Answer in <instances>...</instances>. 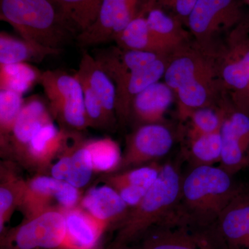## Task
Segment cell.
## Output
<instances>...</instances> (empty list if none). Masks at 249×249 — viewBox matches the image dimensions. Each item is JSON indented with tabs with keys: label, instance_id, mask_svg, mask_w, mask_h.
<instances>
[{
	"label": "cell",
	"instance_id": "30",
	"mask_svg": "<svg viewBox=\"0 0 249 249\" xmlns=\"http://www.w3.org/2000/svg\"><path fill=\"white\" fill-rule=\"evenodd\" d=\"M77 36L96 21L103 0H53Z\"/></svg>",
	"mask_w": 249,
	"mask_h": 249
},
{
	"label": "cell",
	"instance_id": "27",
	"mask_svg": "<svg viewBox=\"0 0 249 249\" xmlns=\"http://www.w3.org/2000/svg\"><path fill=\"white\" fill-rule=\"evenodd\" d=\"M146 19L152 34L170 53L188 44L189 34L175 16L155 7L149 11Z\"/></svg>",
	"mask_w": 249,
	"mask_h": 249
},
{
	"label": "cell",
	"instance_id": "10",
	"mask_svg": "<svg viewBox=\"0 0 249 249\" xmlns=\"http://www.w3.org/2000/svg\"><path fill=\"white\" fill-rule=\"evenodd\" d=\"M219 76L214 53L197 45L186 44L170 54L165 70V83L176 92L180 88L197 80Z\"/></svg>",
	"mask_w": 249,
	"mask_h": 249
},
{
	"label": "cell",
	"instance_id": "5",
	"mask_svg": "<svg viewBox=\"0 0 249 249\" xmlns=\"http://www.w3.org/2000/svg\"><path fill=\"white\" fill-rule=\"evenodd\" d=\"M65 237L63 212L50 210L5 231L1 234L0 249H63Z\"/></svg>",
	"mask_w": 249,
	"mask_h": 249
},
{
	"label": "cell",
	"instance_id": "22",
	"mask_svg": "<svg viewBox=\"0 0 249 249\" xmlns=\"http://www.w3.org/2000/svg\"><path fill=\"white\" fill-rule=\"evenodd\" d=\"M93 56L114 83L125 75L146 66L164 55L124 50L116 46L98 50Z\"/></svg>",
	"mask_w": 249,
	"mask_h": 249
},
{
	"label": "cell",
	"instance_id": "13",
	"mask_svg": "<svg viewBox=\"0 0 249 249\" xmlns=\"http://www.w3.org/2000/svg\"><path fill=\"white\" fill-rule=\"evenodd\" d=\"M222 159L219 166L234 175L249 166V115L228 111L222 128Z\"/></svg>",
	"mask_w": 249,
	"mask_h": 249
},
{
	"label": "cell",
	"instance_id": "4",
	"mask_svg": "<svg viewBox=\"0 0 249 249\" xmlns=\"http://www.w3.org/2000/svg\"><path fill=\"white\" fill-rule=\"evenodd\" d=\"M40 83L53 117L62 128L81 132L89 127L81 83L76 75L55 70L42 72Z\"/></svg>",
	"mask_w": 249,
	"mask_h": 249
},
{
	"label": "cell",
	"instance_id": "16",
	"mask_svg": "<svg viewBox=\"0 0 249 249\" xmlns=\"http://www.w3.org/2000/svg\"><path fill=\"white\" fill-rule=\"evenodd\" d=\"M51 122H53V116L49 106L40 96H32L24 99L22 109L15 123L6 155H11L20 163L36 134Z\"/></svg>",
	"mask_w": 249,
	"mask_h": 249
},
{
	"label": "cell",
	"instance_id": "33",
	"mask_svg": "<svg viewBox=\"0 0 249 249\" xmlns=\"http://www.w3.org/2000/svg\"><path fill=\"white\" fill-rule=\"evenodd\" d=\"M85 145L91 155L94 173L106 175L117 171L123 153L115 141L109 137L86 139Z\"/></svg>",
	"mask_w": 249,
	"mask_h": 249
},
{
	"label": "cell",
	"instance_id": "2",
	"mask_svg": "<svg viewBox=\"0 0 249 249\" xmlns=\"http://www.w3.org/2000/svg\"><path fill=\"white\" fill-rule=\"evenodd\" d=\"M0 18L22 38L60 52L76 38L53 0H0Z\"/></svg>",
	"mask_w": 249,
	"mask_h": 249
},
{
	"label": "cell",
	"instance_id": "37",
	"mask_svg": "<svg viewBox=\"0 0 249 249\" xmlns=\"http://www.w3.org/2000/svg\"><path fill=\"white\" fill-rule=\"evenodd\" d=\"M197 0H166L160 9L172 11L185 25H188V19L196 7Z\"/></svg>",
	"mask_w": 249,
	"mask_h": 249
},
{
	"label": "cell",
	"instance_id": "3",
	"mask_svg": "<svg viewBox=\"0 0 249 249\" xmlns=\"http://www.w3.org/2000/svg\"><path fill=\"white\" fill-rule=\"evenodd\" d=\"M182 178L176 163L162 165L155 182L140 202L131 208L128 216L116 230L113 243L129 245L142 239L152 228L165 222L178 205Z\"/></svg>",
	"mask_w": 249,
	"mask_h": 249
},
{
	"label": "cell",
	"instance_id": "17",
	"mask_svg": "<svg viewBox=\"0 0 249 249\" xmlns=\"http://www.w3.org/2000/svg\"><path fill=\"white\" fill-rule=\"evenodd\" d=\"M88 213L106 224L108 229H119L131 208L109 185L103 183L91 187L81 198L79 205Z\"/></svg>",
	"mask_w": 249,
	"mask_h": 249
},
{
	"label": "cell",
	"instance_id": "25",
	"mask_svg": "<svg viewBox=\"0 0 249 249\" xmlns=\"http://www.w3.org/2000/svg\"><path fill=\"white\" fill-rule=\"evenodd\" d=\"M60 51L36 42L18 38L4 31L0 33V65L36 62L40 63L49 55H59Z\"/></svg>",
	"mask_w": 249,
	"mask_h": 249
},
{
	"label": "cell",
	"instance_id": "38",
	"mask_svg": "<svg viewBox=\"0 0 249 249\" xmlns=\"http://www.w3.org/2000/svg\"><path fill=\"white\" fill-rule=\"evenodd\" d=\"M101 249H134L132 247H129V245H117V244L113 243L111 242L109 245L107 246L104 248H101Z\"/></svg>",
	"mask_w": 249,
	"mask_h": 249
},
{
	"label": "cell",
	"instance_id": "24",
	"mask_svg": "<svg viewBox=\"0 0 249 249\" xmlns=\"http://www.w3.org/2000/svg\"><path fill=\"white\" fill-rule=\"evenodd\" d=\"M218 77V76H217ZM217 77L197 80L176 91L178 114L180 120L187 121L193 111L200 108L211 107L218 91L224 84Z\"/></svg>",
	"mask_w": 249,
	"mask_h": 249
},
{
	"label": "cell",
	"instance_id": "31",
	"mask_svg": "<svg viewBox=\"0 0 249 249\" xmlns=\"http://www.w3.org/2000/svg\"><path fill=\"white\" fill-rule=\"evenodd\" d=\"M42 72L27 62L0 65V89L23 95L40 83Z\"/></svg>",
	"mask_w": 249,
	"mask_h": 249
},
{
	"label": "cell",
	"instance_id": "12",
	"mask_svg": "<svg viewBox=\"0 0 249 249\" xmlns=\"http://www.w3.org/2000/svg\"><path fill=\"white\" fill-rule=\"evenodd\" d=\"M80 132L70 130L66 145L51 166L50 176L64 180L78 189L86 186L93 172L91 155Z\"/></svg>",
	"mask_w": 249,
	"mask_h": 249
},
{
	"label": "cell",
	"instance_id": "40",
	"mask_svg": "<svg viewBox=\"0 0 249 249\" xmlns=\"http://www.w3.org/2000/svg\"><path fill=\"white\" fill-rule=\"evenodd\" d=\"M243 1L244 4L247 5L249 9V0H242Z\"/></svg>",
	"mask_w": 249,
	"mask_h": 249
},
{
	"label": "cell",
	"instance_id": "34",
	"mask_svg": "<svg viewBox=\"0 0 249 249\" xmlns=\"http://www.w3.org/2000/svg\"><path fill=\"white\" fill-rule=\"evenodd\" d=\"M22 95L0 89V145L1 153L6 155L16 119L24 104Z\"/></svg>",
	"mask_w": 249,
	"mask_h": 249
},
{
	"label": "cell",
	"instance_id": "21",
	"mask_svg": "<svg viewBox=\"0 0 249 249\" xmlns=\"http://www.w3.org/2000/svg\"><path fill=\"white\" fill-rule=\"evenodd\" d=\"M173 90L165 83H156L134 98L130 119L138 124H163L165 112L173 101Z\"/></svg>",
	"mask_w": 249,
	"mask_h": 249
},
{
	"label": "cell",
	"instance_id": "20",
	"mask_svg": "<svg viewBox=\"0 0 249 249\" xmlns=\"http://www.w3.org/2000/svg\"><path fill=\"white\" fill-rule=\"evenodd\" d=\"M66 237L63 249H101L106 224L97 220L80 206L63 211Z\"/></svg>",
	"mask_w": 249,
	"mask_h": 249
},
{
	"label": "cell",
	"instance_id": "19",
	"mask_svg": "<svg viewBox=\"0 0 249 249\" xmlns=\"http://www.w3.org/2000/svg\"><path fill=\"white\" fill-rule=\"evenodd\" d=\"M161 165L157 162L124 171L106 174L102 182L109 185L122 197L129 207L140 202L160 175Z\"/></svg>",
	"mask_w": 249,
	"mask_h": 249
},
{
	"label": "cell",
	"instance_id": "14",
	"mask_svg": "<svg viewBox=\"0 0 249 249\" xmlns=\"http://www.w3.org/2000/svg\"><path fill=\"white\" fill-rule=\"evenodd\" d=\"M141 240V249H219L209 231L182 224H159Z\"/></svg>",
	"mask_w": 249,
	"mask_h": 249
},
{
	"label": "cell",
	"instance_id": "32",
	"mask_svg": "<svg viewBox=\"0 0 249 249\" xmlns=\"http://www.w3.org/2000/svg\"><path fill=\"white\" fill-rule=\"evenodd\" d=\"M186 157L193 167L214 165L222 159L221 130L188 139Z\"/></svg>",
	"mask_w": 249,
	"mask_h": 249
},
{
	"label": "cell",
	"instance_id": "28",
	"mask_svg": "<svg viewBox=\"0 0 249 249\" xmlns=\"http://www.w3.org/2000/svg\"><path fill=\"white\" fill-rule=\"evenodd\" d=\"M114 41L118 47L124 50L151 52L164 55L171 54L152 34L146 17L134 19L116 36Z\"/></svg>",
	"mask_w": 249,
	"mask_h": 249
},
{
	"label": "cell",
	"instance_id": "23",
	"mask_svg": "<svg viewBox=\"0 0 249 249\" xmlns=\"http://www.w3.org/2000/svg\"><path fill=\"white\" fill-rule=\"evenodd\" d=\"M76 73L88 82L102 103L109 119L114 124H117L115 85L88 51L83 52L79 69Z\"/></svg>",
	"mask_w": 249,
	"mask_h": 249
},
{
	"label": "cell",
	"instance_id": "8",
	"mask_svg": "<svg viewBox=\"0 0 249 249\" xmlns=\"http://www.w3.org/2000/svg\"><path fill=\"white\" fill-rule=\"evenodd\" d=\"M83 196L80 189L64 180L49 175H36L26 182L19 208L24 219L50 210L67 211L79 205Z\"/></svg>",
	"mask_w": 249,
	"mask_h": 249
},
{
	"label": "cell",
	"instance_id": "1",
	"mask_svg": "<svg viewBox=\"0 0 249 249\" xmlns=\"http://www.w3.org/2000/svg\"><path fill=\"white\" fill-rule=\"evenodd\" d=\"M219 167L200 165L183 177L178 205L164 223L207 230L245 186Z\"/></svg>",
	"mask_w": 249,
	"mask_h": 249
},
{
	"label": "cell",
	"instance_id": "39",
	"mask_svg": "<svg viewBox=\"0 0 249 249\" xmlns=\"http://www.w3.org/2000/svg\"><path fill=\"white\" fill-rule=\"evenodd\" d=\"M165 1H166V0H156L157 6H158L159 8H161L162 5L163 4V3H164Z\"/></svg>",
	"mask_w": 249,
	"mask_h": 249
},
{
	"label": "cell",
	"instance_id": "29",
	"mask_svg": "<svg viewBox=\"0 0 249 249\" xmlns=\"http://www.w3.org/2000/svg\"><path fill=\"white\" fill-rule=\"evenodd\" d=\"M27 181L18 176L9 167L1 166L0 183V232L6 231L15 210L19 208Z\"/></svg>",
	"mask_w": 249,
	"mask_h": 249
},
{
	"label": "cell",
	"instance_id": "11",
	"mask_svg": "<svg viewBox=\"0 0 249 249\" xmlns=\"http://www.w3.org/2000/svg\"><path fill=\"white\" fill-rule=\"evenodd\" d=\"M208 231L219 249H249V188L232 199Z\"/></svg>",
	"mask_w": 249,
	"mask_h": 249
},
{
	"label": "cell",
	"instance_id": "9",
	"mask_svg": "<svg viewBox=\"0 0 249 249\" xmlns=\"http://www.w3.org/2000/svg\"><path fill=\"white\" fill-rule=\"evenodd\" d=\"M173 132L163 124L139 125L126 138V146L117 172L156 162L171 150Z\"/></svg>",
	"mask_w": 249,
	"mask_h": 249
},
{
	"label": "cell",
	"instance_id": "15",
	"mask_svg": "<svg viewBox=\"0 0 249 249\" xmlns=\"http://www.w3.org/2000/svg\"><path fill=\"white\" fill-rule=\"evenodd\" d=\"M169 55H164L125 75L114 83L116 87V115L118 123L125 125L130 121L134 98L164 76Z\"/></svg>",
	"mask_w": 249,
	"mask_h": 249
},
{
	"label": "cell",
	"instance_id": "26",
	"mask_svg": "<svg viewBox=\"0 0 249 249\" xmlns=\"http://www.w3.org/2000/svg\"><path fill=\"white\" fill-rule=\"evenodd\" d=\"M218 59L219 76L233 91L235 109L249 115V80L242 64L229 48Z\"/></svg>",
	"mask_w": 249,
	"mask_h": 249
},
{
	"label": "cell",
	"instance_id": "36",
	"mask_svg": "<svg viewBox=\"0 0 249 249\" xmlns=\"http://www.w3.org/2000/svg\"><path fill=\"white\" fill-rule=\"evenodd\" d=\"M229 49L242 64L249 80V20L234 28L230 35Z\"/></svg>",
	"mask_w": 249,
	"mask_h": 249
},
{
	"label": "cell",
	"instance_id": "7",
	"mask_svg": "<svg viewBox=\"0 0 249 249\" xmlns=\"http://www.w3.org/2000/svg\"><path fill=\"white\" fill-rule=\"evenodd\" d=\"M242 4V0H197L187 25L197 45L214 53L211 44L214 36L245 20Z\"/></svg>",
	"mask_w": 249,
	"mask_h": 249
},
{
	"label": "cell",
	"instance_id": "18",
	"mask_svg": "<svg viewBox=\"0 0 249 249\" xmlns=\"http://www.w3.org/2000/svg\"><path fill=\"white\" fill-rule=\"evenodd\" d=\"M68 133L69 129L58 128L53 121L45 124L31 141L19 163L40 174L49 171L66 145Z\"/></svg>",
	"mask_w": 249,
	"mask_h": 249
},
{
	"label": "cell",
	"instance_id": "35",
	"mask_svg": "<svg viewBox=\"0 0 249 249\" xmlns=\"http://www.w3.org/2000/svg\"><path fill=\"white\" fill-rule=\"evenodd\" d=\"M228 111L206 107L196 109L189 116L188 139L220 131Z\"/></svg>",
	"mask_w": 249,
	"mask_h": 249
},
{
	"label": "cell",
	"instance_id": "6",
	"mask_svg": "<svg viewBox=\"0 0 249 249\" xmlns=\"http://www.w3.org/2000/svg\"><path fill=\"white\" fill-rule=\"evenodd\" d=\"M155 7L156 0H103L96 21L76 36L77 42L85 47L114 41L132 20Z\"/></svg>",
	"mask_w": 249,
	"mask_h": 249
}]
</instances>
